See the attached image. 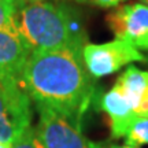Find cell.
<instances>
[{
	"label": "cell",
	"mask_w": 148,
	"mask_h": 148,
	"mask_svg": "<svg viewBox=\"0 0 148 148\" xmlns=\"http://www.w3.org/2000/svg\"><path fill=\"white\" fill-rule=\"evenodd\" d=\"M18 79L36 107H48L82 125L93 97L92 75L85 67L82 51L32 52Z\"/></svg>",
	"instance_id": "1"
},
{
	"label": "cell",
	"mask_w": 148,
	"mask_h": 148,
	"mask_svg": "<svg viewBox=\"0 0 148 148\" xmlns=\"http://www.w3.org/2000/svg\"><path fill=\"white\" fill-rule=\"evenodd\" d=\"M12 25L30 52L82 51L88 44L84 25L66 3L14 0Z\"/></svg>",
	"instance_id": "2"
},
{
	"label": "cell",
	"mask_w": 148,
	"mask_h": 148,
	"mask_svg": "<svg viewBox=\"0 0 148 148\" xmlns=\"http://www.w3.org/2000/svg\"><path fill=\"white\" fill-rule=\"evenodd\" d=\"M26 90L14 74L0 78V141L16 143L30 127L32 104Z\"/></svg>",
	"instance_id": "3"
},
{
	"label": "cell",
	"mask_w": 148,
	"mask_h": 148,
	"mask_svg": "<svg viewBox=\"0 0 148 148\" xmlns=\"http://www.w3.org/2000/svg\"><path fill=\"white\" fill-rule=\"evenodd\" d=\"M40 119L37 136L44 148H103L82 133V125L48 107L37 106Z\"/></svg>",
	"instance_id": "4"
},
{
	"label": "cell",
	"mask_w": 148,
	"mask_h": 148,
	"mask_svg": "<svg viewBox=\"0 0 148 148\" xmlns=\"http://www.w3.org/2000/svg\"><path fill=\"white\" fill-rule=\"evenodd\" d=\"M82 59L86 70L95 78L110 75L132 62L145 60L132 42L119 38L103 44H86L82 49Z\"/></svg>",
	"instance_id": "5"
},
{
	"label": "cell",
	"mask_w": 148,
	"mask_h": 148,
	"mask_svg": "<svg viewBox=\"0 0 148 148\" xmlns=\"http://www.w3.org/2000/svg\"><path fill=\"white\" fill-rule=\"evenodd\" d=\"M107 25L119 40L134 47L148 49V5L143 3L125 4L106 16Z\"/></svg>",
	"instance_id": "6"
},
{
	"label": "cell",
	"mask_w": 148,
	"mask_h": 148,
	"mask_svg": "<svg viewBox=\"0 0 148 148\" xmlns=\"http://www.w3.org/2000/svg\"><path fill=\"white\" fill-rule=\"evenodd\" d=\"M101 108L110 118L111 133L114 137H125L136 114L121 89L114 85L101 97Z\"/></svg>",
	"instance_id": "7"
},
{
	"label": "cell",
	"mask_w": 148,
	"mask_h": 148,
	"mask_svg": "<svg viewBox=\"0 0 148 148\" xmlns=\"http://www.w3.org/2000/svg\"><path fill=\"white\" fill-rule=\"evenodd\" d=\"M29 48L14 30H0V66L18 77L30 55Z\"/></svg>",
	"instance_id": "8"
},
{
	"label": "cell",
	"mask_w": 148,
	"mask_h": 148,
	"mask_svg": "<svg viewBox=\"0 0 148 148\" xmlns=\"http://www.w3.org/2000/svg\"><path fill=\"white\" fill-rule=\"evenodd\" d=\"M125 140L126 145L130 147H140L148 144V116H136L133 119Z\"/></svg>",
	"instance_id": "9"
},
{
	"label": "cell",
	"mask_w": 148,
	"mask_h": 148,
	"mask_svg": "<svg viewBox=\"0 0 148 148\" xmlns=\"http://www.w3.org/2000/svg\"><path fill=\"white\" fill-rule=\"evenodd\" d=\"M14 0H0V30H14Z\"/></svg>",
	"instance_id": "10"
},
{
	"label": "cell",
	"mask_w": 148,
	"mask_h": 148,
	"mask_svg": "<svg viewBox=\"0 0 148 148\" xmlns=\"http://www.w3.org/2000/svg\"><path fill=\"white\" fill-rule=\"evenodd\" d=\"M12 148H44L42 147L40 138L37 136L36 129H33L32 126L27 129L26 132L21 136V138L12 144Z\"/></svg>",
	"instance_id": "11"
},
{
	"label": "cell",
	"mask_w": 148,
	"mask_h": 148,
	"mask_svg": "<svg viewBox=\"0 0 148 148\" xmlns=\"http://www.w3.org/2000/svg\"><path fill=\"white\" fill-rule=\"evenodd\" d=\"M81 3H88L92 5H97V7H103V8H110V7H115L119 3L125 1V0H77Z\"/></svg>",
	"instance_id": "12"
},
{
	"label": "cell",
	"mask_w": 148,
	"mask_h": 148,
	"mask_svg": "<svg viewBox=\"0 0 148 148\" xmlns=\"http://www.w3.org/2000/svg\"><path fill=\"white\" fill-rule=\"evenodd\" d=\"M0 148H12V145H11V144L1 143V141H0Z\"/></svg>",
	"instance_id": "13"
},
{
	"label": "cell",
	"mask_w": 148,
	"mask_h": 148,
	"mask_svg": "<svg viewBox=\"0 0 148 148\" xmlns=\"http://www.w3.org/2000/svg\"><path fill=\"white\" fill-rule=\"evenodd\" d=\"M5 74H10V73H7V71H5V70L3 69V67H1V66H0V78H1V77H3V75H5Z\"/></svg>",
	"instance_id": "14"
},
{
	"label": "cell",
	"mask_w": 148,
	"mask_h": 148,
	"mask_svg": "<svg viewBox=\"0 0 148 148\" xmlns=\"http://www.w3.org/2000/svg\"><path fill=\"white\" fill-rule=\"evenodd\" d=\"M112 148H138V147H130V145H123V147H112Z\"/></svg>",
	"instance_id": "15"
},
{
	"label": "cell",
	"mask_w": 148,
	"mask_h": 148,
	"mask_svg": "<svg viewBox=\"0 0 148 148\" xmlns=\"http://www.w3.org/2000/svg\"><path fill=\"white\" fill-rule=\"evenodd\" d=\"M27 1H38V0H27Z\"/></svg>",
	"instance_id": "16"
}]
</instances>
